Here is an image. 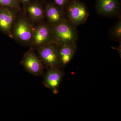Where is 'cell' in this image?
<instances>
[{
	"label": "cell",
	"instance_id": "8",
	"mask_svg": "<svg viewBox=\"0 0 121 121\" xmlns=\"http://www.w3.org/2000/svg\"><path fill=\"white\" fill-rule=\"evenodd\" d=\"M16 15L12 9L0 7V30L6 34L11 33Z\"/></svg>",
	"mask_w": 121,
	"mask_h": 121
},
{
	"label": "cell",
	"instance_id": "13",
	"mask_svg": "<svg viewBox=\"0 0 121 121\" xmlns=\"http://www.w3.org/2000/svg\"><path fill=\"white\" fill-rule=\"evenodd\" d=\"M19 0H0V7L16 9L20 6Z\"/></svg>",
	"mask_w": 121,
	"mask_h": 121
},
{
	"label": "cell",
	"instance_id": "9",
	"mask_svg": "<svg viewBox=\"0 0 121 121\" xmlns=\"http://www.w3.org/2000/svg\"><path fill=\"white\" fill-rule=\"evenodd\" d=\"M97 9L99 13L105 16H112L118 12V0H97Z\"/></svg>",
	"mask_w": 121,
	"mask_h": 121
},
{
	"label": "cell",
	"instance_id": "14",
	"mask_svg": "<svg viewBox=\"0 0 121 121\" xmlns=\"http://www.w3.org/2000/svg\"><path fill=\"white\" fill-rule=\"evenodd\" d=\"M113 37L117 39H120L121 37V22L119 20L113 28L111 33Z\"/></svg>",
	"mask_w": 121,
	"mask_h": 121
},
{
	"label": "cell",
	"instance_id": "2",
	"mask_svg": "<svg viewBox=\"0 0 121 121\" xmlns=\"http://www.w3.org/2000/svg\"><path fill=\"white\" fill-rule=\"evenodd\" d=\"M56 44L52 42L37 48L40 59L49 68L60 67L58 48Z\"/></svg>",
	"mask_w": 121,
	"mask_h": 121
},
{
	"label": "cell",
	"instance_id": "15",
	"mask_svg": "<svg viewBox=\"0 0 121 121\" xmlns=\"http://www.w3.org/2000/svg\"><path fill=\"white\" fill-rule=\"evenodd\" d=\"M55 4L58 7H63L66 3L67 0H54Z\"/></svg>",
	"mask_w": 121,
	"mask_h": 121
},
{
	"label": "cell",
	"instance_id": "7",
	"mask_svg": "<svg viewBox=\"0 0 121 121\" xmlns=\"http://www.w3.org/2000/svg\"><path fill=\"white\" fill-rule=\"evenodd\" d=\"M67 13L71 21L75 25L82 23L86 19L88 15L84 5L77 1L70 3L68 7Z\"/></svg>",
	"mask_w": 121,
	"mask_h": 121
},
{
	"label": "cell",
	"instance_id": "11",
	"mask_svg": "<svg viewBox=\"0 0 121 121\" xmlns=\"http://www.w3.org/2000/svg\"><path fill=\"white\" fill-rule=\"evenodd\" d=\"M46 17L50 23L54 25L62 20V16L60 9L55 4H48L45 8Z\"/></svg>",
	"mask_w": 121,
	"mask_h": 121
},
{
	"label": "cell",
	"instance_id": "16",
	"mask_svg": "<svg viewBox=\"0 0 121 121\" xmlns=\"http://www.w3.org/2000/svg\"><path fill=\"white\" fill-rule=\"evenodd\" d=\"M19 0L20 2H21L23 4L25 5L29 2H31L32 0Z\"/></svg>",
	"mask_w": 121,
	"mask_h": 121
},
{
	"label": "cell",
	"instance_id": "4",
	"mask_svg": "<svg viewBox=\"0 0 121 121\" xmlns=\"http://www.w3.org/2000/svg\"><path fill=\"white\" fill-rule=\"evenodd\" d=\"M21 64L31 74L36 76L43 75V64L32 50H29L25 54Z\"/></svg>",
	"mask_w": 121,
	"mask_h": 121
},
{
	"label": "cell",
	"instance_id": "10",
	"mask_svg": "<svg viewBox=\"0 0 121 121\" xmlns=\"http://www.w3.org/2000/svg\"><path fill=\"white\" fill-rule=\"evenodd\" d=\"M76 50L75 43L60 45L58 48V54L60 67H64L70 62Z\"/></svg>",
	"mask_w": 121,
	"mask_h": 121
},
{
	"label": "cell",
	"instance_id": "1",
	"mask_svg": "<svg viewBox=\"0 0 121 121\" xmlns=\"http://www.w3.org/2000/svg\"><path fill=\"white\" fill-rule=\"evenodd\" d=\"M53 41L56 44L75 43L76 39L75 30L67 21L62 20L52 28Z\"/></svg>",
	"mask_w": 121,
	"mask_h": 121
},
{
	"label": "cell",
	"instance_id": "12",
	"mask_svg": "<svg viewBox=\"0 0 121 121\" xmlns=\"http://www.w3.org/2000/svg\"><path fill=\"white\" fill-rule=\"evenodd\" d=\"M25 5L28 15L33 20L39 21L43 18V9L38 2H32V1Z\"/></svg>",
	"mask_w": 121,
	"mask_h": 121
},
{
	"label": "cell",
	"instance_id": "3",
	"mask_svg": "<svg viewBox=\"0 0 121 121\" xmlns=\"http://www.w3.org/2000/svg\"><path fill=\"white\" fill-rule=\"evenodd\" d=\"M13 34L14 38L20 43H31L33 29L28 20L21 18L13 24Z\"/></svg>",
	"mask_w": 121,
	"mask_h": 121
},
{
	"label": "cell",
	"instance_id": "5",
	"mask_svg": "<svg viewBox=\"0 0 121 121\" xmlns=\"http://www.w3.org/2000/svg\"><path fill=\"white\" fill-rule=\"evenodd\" d=\"M53 42L52 28L47 24H41L33 29L31 44L38 48Z\"/></svg>",
	"mask_w": 121,
	"mask_h": 121
},
{
	"label": "cell",
	"instance_id": "6",
	"mask_svg": "<svg viewBox=\"0 0 121 121\" xmlns=\"http://www.w3.org/2000/svg\"><path fill=\"white\" fill-rule=\"evenodd\" d=\"M63 75V72L60 67L49 68L44 77V85L51 90L54 94H56Z\"/></svg>",
	"mask_w": 121,
	"mask_h": 121
}]
</instances>
